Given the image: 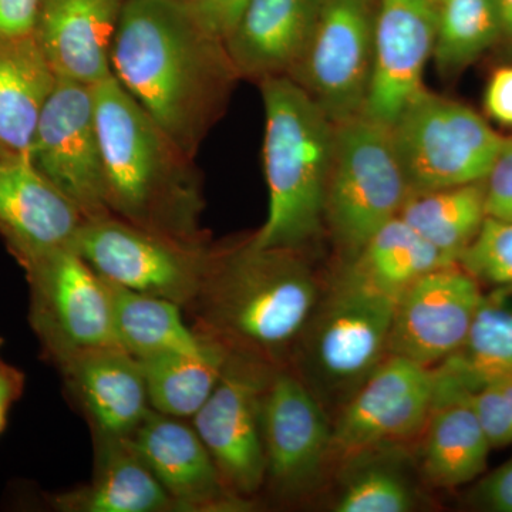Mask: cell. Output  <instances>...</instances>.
Returning <instances> with one entry per match:
<instances>
[{"instance_id": "1", "label": "cell", "mask_w": 512, "mask_h": 512, "mask_svg": "<svg viewBox=\"0 0 512 512\" xmlns=\"http://www.w3.org/2000/svg\"><path fill=\"white\" fill-rule=\"evenodd\" d=\"M111 73L184 153L195 158L239 76L220 37L183 0H126Z\"/></svg>"}, {"instance_id": "2", "label": "cell", "mask_w": 512, "mask_h": 512, "mask_svg": "<svg viewBox=\"0 0 512 512\" xmlns=\"http://www.w3.org/2000/svg\"><path fill=\"white\" fill-rule=\"evenodd\" d=\"M305 252L259 248L251 237L212 245L197 295L184 312L192 328L229 352L284 366L318 305Z\"/></svg>"}, {"instance_id": "3", "label": "cell", "mask_w": 512, "mask_h": 512, "mask_svg": "<svg viewBox=\"0 0 512 512\" xmlns=\"http://www.w3.org/2000/svg\"><path fill=\"white\" fill-rule=\"evenodd\" d=\"M94 114L113 217L136 227L208 241L200 173L114 77L93 87Z\"/></svg>"}, {"instance_id": "4", "label": "cell", "mask_w": 512, "mask_h": 512, "mask_svg": "<svg viewBox=\"0 0 512 512\" xmlns=\"http://www.w3.org/2000/svg\"><path fill=\"white\" fill-rule=\"evenodd\" d=\"M259 87L269 207L251 239L259 248L305 252L325 224L335 123L291 77H272Z\"/></svg>"}, {"instance_id": "5", "label": "cell", "mask_w": 512, "mask_h": 512, "mask_svg": "<svg viewBox=\"0 0 512 512\" xmlns=\"http://www.w3.org/2000/svg\"><path fill=\"white\" fill-rule=\"evenodd\" d=\"M409 194L389 126L366 114L335 124L325 224L350 258L399 217Z\"/></svg>"}, {"instance_id": "6", "label": "cell", "mask_w": 512, "mask_h": 512, "mask_svg": "<svg viewBox=\"0 0 512 512\" xmlns=\"http://www.w3.org/2000/svg\"><path fill=\"white\" fill-rule=\"evenodd\" d=\"M390 130L410 192L484 181L507 141L477 111L426 87Z\"/></svg>"}, {"instance_id": "7", "label": "cell", "mask_w": 512, "mask_h": 512, "mask_svg": "<svg viewBox=\"0 0 512 512\" xmlns=\"http://www.w3.org/2000/svg\"><path fill=\"white\" fill-rule=\"evenodd\" d=\"M22 269L29 285L30 326L56 367L87 350L120 346L106 281L76 249L47 252Z\"/></svg>"}, {"instance_id": "8", "label": "cell", "mask_w": 512, "mask_h": 512, "mask_svg": "<svg viewBox=\"0 0 512 512\" xmlns=\"http://www.w3.org/2000/svg\"><path fill=\"white\" fill-rule=\"evenodd\" d=\"M211 247L208 241L158 234L113 215L84 222L73 245L111 284L167 299L184 311L200 288Z\"/></svg>"}, {"instance_id": "9", "label": "cell", "mask_w": 512, "mask_h": 512, "mask_svg": "<svg viewBox=\"0 0 512 512\" xmlns=\"http://www.w3.org/2000/svg\"><path fill=\"white\" fill-rule=\"evenodd\" d=\"M379 0H322L305 52L288 77L333 123L365 111Z\"/></svg>"}, {"instance_id": "10", "label": "cell", "mask_w": 512, "mask_h": 512, "mask_svg": "<svg viewBox=\"0 0 512 512\" xmlns=\"http://www.w3.org/2000/svg\"><path fill=\"white\" fill-rule=\"evenodd\" d=\"M274 367L256 357L229 353L217 386L190 420L229 491L254 505L265 481L262 396Z\"/></svg>"}, {"instance_id": "11", "label": "cell", "mask_w": 512, "mask_h": 512, "mask_svg": "<svg viewBox=\"0 0 512 512\" xmlns=\"http://www.w3.org/2000/svg\"><path fill=\"white\" fill-rule=\"evenodd\" d=\"M264 488L292 503L311 493L330 460L332 426L315 394L284 366L274 367L262 396Z\"/></svg>"}, {"instance_id": "12", "label": "cell", "mask_w": 512, "mask_h": 512, "mask_svg": "<svg viewBox=\"0 0 512 512\" xmlns=\"http://www.w3.org/2000/svg\"><path fill=\"white\" fill-rule=\"evenodd\" d=\"M30 163L79 208L84 220L111 215L93 87L57 79L37 126Z\"/></svg>"}, {"instance_id": "13", "label": "cell", "mask_w": 512, "mask_h": 512, "mask_svg": "<svg viewBox=\"0 0 512 512\" xmlns=\"http://www.w3.org/2000/svg\"><path fill=\"white\" fill-rule=\"evenodd\" d=\"M436 380V367L387 355L332 427L330 457L353 460L373 448L419 436L433 406Z\"/></svg>"}, {"instance_id": "14", "label": "cell", "mask_w": 512, "mask_h": 512, "mask_svg": "<svg viewBox=\"0 0 512 512\" xmlns=\"http://www.w3.org/2000/svg\"><path fill=\"white\" fill-rule=\"evenodd\" d=\"M484 296L458 264L421 276L397 299L387 355L441 365L466 342Z\"/></svg>"}, {"instance_id": "15", "label": "cell", "mask_w": 512, "mask_h": 512, "mask_svg": "<svg viewBox=\"0 0 512 512\" xmlns=\"http://www.w3.org/2000/svg\"><path fill=\"white\" fill-rule=\"evenodd\" d=\"M397 299L346 272L309 325V359L332 382L365 380L387 355Z\"/></svg>"}, {"instance_id": "16", "label": "cell", "mask_w": 512, "mask_h": 512, "mask_svg": "<svg viewBox=\"0 0 512 512\" xmlns=\"http://www.w3.org/2000/svg\"><path fill=\"white\" fill-rule=\"evenodd\" d=\"M436 42V0H379L372 80L365 111L392 126L424 89L423 76Z\"/></svg>"}, {"instance_id": "17", "label": "cell", "mask_w": 512, "mask_h": 512, "mask_svg": "<svg viewBox=\"0 0 512 512\" xmlns=\"http://www.w3.org/2000/svg\"><path fill=\"white\" fill-rule=\"evenodd\" d=\"M128 440L170 495L178 512L242 511L254 507L229 491L190 420L151 409Z\"/></svg>"}, {"instance_id": "18", "label": "cell", "mask_w": 512, "mask_h": 512, "mask_svg": "<svg viewBox=\"0 0 512 512\" xmlns=\"http://www.w3.org/2000/svg\"><path fill=\"white\" fill-rule=\"evenodd\" d=\"M84 222L79 208L30 160L0 161V238L20 266L73 247Z\"/></svg>"}, {"instance_id": "19", "label": "cell", "mask_w": 512, "mask_h": 512, "mask_svg": "<svg viewBox=\"0 0 512 512\" xmlns=\"http://www.w3.org/2000/svg\"><path fill=\"white\" fill-rule=\"evenodd\" d=\"M126 0H40L37 45L57 79L96 84L113 77L111 50Z\"/></svg>"}, {"instance_id": "20", "label": "cell", "mask_w": 512, "mask_h": 512, "mask_svg": "<svg viewBox=\"0 0 512 512\" xmlns=\"http://www.w3.org/2000/svg\"><path fill=\"white\" fill-rule=\"evenodd\" d=\"M57 369L93 437L128 439L151 410L140 363L120 346L87 350Z\"/></svg>"}, {"instance_id": "21", "label": "cell", "mask_w": 512, "mask_h": 512, "mask_svg": "<svg viewBox=\"0 0 512 512\" xmlns=\"http://www.w3.org/2000/svg\"><path fill=\"white\" fill-rule=\"evenodd\" d=\"M436 375L433 406L421 431V470L434 487L456 488L484 473L493 447L471 403L473 390L443 367H436Z\"/></svg>"}, {"instance_id": "22", "label": "cell", "mask_w": 512, "mask_h": 512, "mask_svg": "<svg viewBox=\"0 0 512 512\" xmlns=\"http://www.w3.org/2000/svg\"><path fill=\"white\" fill-rule=\"evenodd\" d=\"M322 0H249L225 40L239 79L289 76L305 52Z\"/></svg>"}, {"instance_id": "23", "label": "cell", "mask_w": 512, "mask_h": 512, "mask_svg": "<svg viewBox=\"0 0 512 512\" xmlns=\"http://www.w3.org/2000/svg\"><path fill=\"white\" fill-rule=\"evenodd\" d=\"M94 441V474L82 487L50 497L60 512H175L174 501L158 483L128 439Z\"/></svg>"}, {"instance_id": "24", "label": "cell", "mask_w": 512, "mask_h": 512, "mask_svg": "<svg viewBox=\"0 0 512 512\" xmlns=\"http://www.w3.org/2000/svg\"><path fill=\"white\" fill-rule=\"evenodd\" d=\"M57 77L35 36L0 40V161L30 160Z\"/></svg>"}, {"instance_id": "25", "label": "cell", "mask_w": 512, "mask_h": 512, "mask_svg": "<svg viewBox=\"0 0 512 512\" xmlns=\"http://www.w3.org/2000/svg\"><path fill=\"white\" fill-rule=\"evenodd\" d=\"M106 284L117 342L136 359L201 355L214 346V339L201 335L191 323L185 322L184 309L177 303L130 291L109 281Z\"/></svg>"}, {"instance_id": "26", "label": "cell", "mask_w": 512, "mask_h": 512, "mask_svg": "<svg viewBox=\"0 0 512 512\" xmlns=\"http://www.w3.org/2000/svg\"><path fill=\"white\" fill-rule=\"evenodd\" d=\"M453 264L396 217L372 235L346 272L369 288L399 299L421 276Z\"/></svg>"}, {"instance_id": "27", "label": "cell", "mask_w": 512, "mask_h": 512, "mask_svg": "<svg viewBox=\"0 0 512 512\" xmlns=\"http://www.w3.org/2000/svg\"><path fill=\"white\" fill-rule=\"evenodd\" d=\"M399 217L457 264L487 217L485 184L457 185L439 190L410 192Z\"/></svg>"}, {"instance_id": "28", "label": "cell", "mask_w": 512, "mask_h": 512, "mask_svg": "<svg viewBox=\"0 0 512 512\" xmlns=\"http://www.w3.org/2000/svg\"><path fill=\"white\" fill-rule=\"evenodd\" d=\"M229 350L215 340L201 355H158L137 359L154 412L191 420L204 406L227 365Z\"/></svg>"}, {"instance_id": "29", "label": "cell", "mask_w": 512, "mask_h": 512, "mask_svg": "<svg viewBox=\"0 0 512 512\" xmlns=\"http://www.w3.org/2000/svg\"><path fill=\"white\" fill-rule=\"evenodd\" d=\"M501 40L497 0H436L433 60L444 76L463 72Z\"/></svg>"}, {"instance_id": "30", "label": "cell", "mask_w": 512, "mask_h": 512, "mask_svg": "<svg viewBox=\"0 0 512 512\" xmlns=\"http://www.w3.org/2000/svg\"><path fill=\"white\" fill-rule=\"evenodd\" d=\"M440 367L471 390L497 377L512 376V308L483 298L466 342Z\"/></svg>"}, {"instance_id": "31", "label": "cell", "mask_w": 512, "mask_h": 512, "mask_svg": "<svg viewBox=\"0 0 512 512\" xmlns=\"http://www.w3.org/2000/svg\"><path fill=\"white\" fill-rule=\"evenodd\" d=\"M414 495L400 474L373 466L350 478L333 510L338 512H407L413 510Z\"/></svg>"}, {"instance_id": "32", "label": "cell", "mask_w": 512, "mask_h": 512, "mask_svg": "<svg viewBox=\"0 0 512 512\" xmlns=\"http://www.w3.org/2000/svg\"><path fill=\"white\" fill-rule=\"evenodd\" d=\"M457 264L476 281L512 286V221L487 215Z\"/></svg>"}, {"instance_id": "33", "label": "cell", "mask_w": 512, "mask_h": 512, "mask_svg": "<svg viewBox=\"0 0 512 512\" xmlns=\"http://www.w3.org/2000/svg\"><path fill=\"white\" fill-rule=\"evenodd\" d=\"M471 403L491 447L512 444V376L481 384L471 392Z\"/></svg>"}, {"instance_id": "34", "label": "cell", "mask_w": 512, "mask_h": 512, "mask_svg": "<svg viewBox=\"0 0 512 512\" xmlns=\"http://www.w3.org/2000/svg\"><path fill=\"white\" fill-rule=\"evenodd\" d=\"M484 184L487 215L512 220V137L505 141Z\"/></svg>"}, {"instance_id": "35", "label": "cell", "mask_w": 512, "mask_h": 512, "mask_svg": "<svg viewBox=\"0 0 512 512\" xmlns=\"http://www.w3.org/2000/svg\"><path fill=\"white\" fill-rule=\"evenodd\" d=\"M249 0H200L191 3L202 25L225 43Z\"/></svg>"}, {"instance_id": "36", "label": "cell", "mask_w": 512, "mask_h": 512, "mask_svg": "<svg viewBox=\"0 0 512 512\" xmlns=\"http://www.w3.org/2000/svg\"><path fill=\"white\" fill-rule=\"evenodd\" d=\"M487 116L498 124L512 127V64L494 70L484 92Z\"/></svg>"}, {"instance_id": "37", "label": "cell", "mask_w": 512, "mask_h": 512, "mask_svg": "<svg viewBox=\"0 0 512 512\" xmlns=\"http://www.w3.org/2000/svg\"><path fill=\"white\" fill-rule=\"evenodd\" d=\"M40 0H0V40L33 36Z\"/></svg>"}, {"instance_id": "38", "label": "cell", "mask_w": 512, "mask_h": 512, "mask_svg": "<svg viewBox=\"0 0 512 512\" xmlns=\"http://www.w3.org/2000/svg\"><path fill=\"white\" fill-rule=\"evenodd\" d=\"M474 498L487 510L512 512V458L478 484Z\"/></svg>"}, {"instance_id": "39", "label": "cell", "mask_w": 512, "mask_h": 512, "mask_svg": "<svg viewBox=\"0 0 512 512\" xmlns=\"http://www.w3.org/2000/svg\"><path fill=\"white\" fill-rule=\"evenodd\" d=\"M22 390V373L0 359V406H12L19 399Z\"/></svg>"}, {"instance_id": "40", "label": "cell", "mask_w": 512, "mask_h": 512, "mask_svg": "<svg viewBox=\"0 0 512 512\" xmlns=\"http://www.w3.org/2000/svg\"><path fill=\"white\" fill-rule=\"evenodd\" d=\"M501 19V39L512 47V0H497Z\"/></svg>"}, {"instance_id": "41", "label": "cell", "mask_w": 512, "mask_h": 512, "mask_svg": "<svg viewBox=\"0 0 512 512\" xmlns=\"http://www.w3.org/2000/svg\"><path fill=\"white\" fill-rule=\"evenodd\" d=\"M9 407L0 406V433L6 426V417H8Z\"/></svg>"}, {"instance_id": "42", "label": "cell", "mask_w": 512, "mask_h": 512, "mask_svg": "<svg viewBox=\"0 0 512 512\" xmlns=\"http://www.w3.org/2000/svg\"><path fill=\"white\" fill-rule=\"evenodd\" d=\"M183 2H187V3H197V2H200V0H183Z\"/></svg>"}, {"instance_id": "43", "label": "cell", "mask_w": 512, "mask_h": 512, "mask_svg": "<svg viewBox=\"0 0 512 512\" xmlns=\"http://www.w3.org/2000/svg\"><path fill=\"white\" fill-rule=\"evenodd\" d=\"M2 343H3V340H2V338H0V349H2Z\"/></svg>"}]
</instances>
